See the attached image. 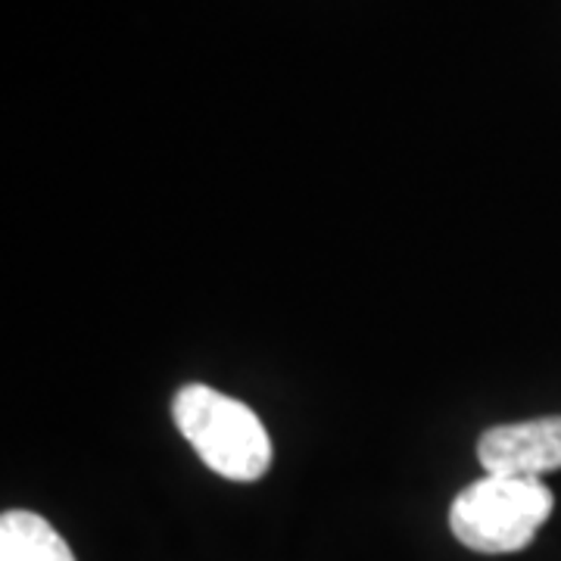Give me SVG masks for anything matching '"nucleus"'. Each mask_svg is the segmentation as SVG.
<instances>
[{"label": "nucleus", "instance_id": "1", "mask_svg": "<svg viewBox=\"0 0 561 561\" xmlns=\"http://www.w3.org/2000/svg\"><path fill=\"white\" fill-rule=\"evenodd\" d=\"M172 419L201 461L225 481H260L272 465V440L260 415L206 383H187L172 397Z\"/></svg>", "mask_w": 561, "mask_h": 561}, {"label": "nucleus", "instance_id": "2", "mask_svg": "<svg viewBox=\"0 0 561 561\" xmlns=\"http://www.w3.org/2000/svg\"><path fill=\"white\" fill-rule=\"evenodd\" d=\"M556 496L542 481L486 474L465 486L449 508L453 537L483 556H508L527 549L549 522Z\"/></svg>", "mask_w": 561, "mask_h": 561}, {"label": "nucleus", "instance_id": "3", "mask_svg": "<svg viewBox=\"0 0 561 561\" xmlns=\"http://www.w3.org/2000/svg\"><path fill=\"white\" fill-rule=\"evenodd\" d=\"M478 461L486 474L527 481H540V474L559 471L561 415L490 427L478 440Z\"/></svg>", "mask_w": 561, "mask_h": 561}, {"label": "nucleus", "instance_id": "4", "mask_svg": "<svg viewBox=\"0 0 561 561\" xmlns=\"http://www.w3.org/2000/svg\"><path fill=\"white\" fill-rule=\"evenodd\" d=\"M0 561H76V556L50 522L25 508H10L0 518Z\"/></svg>", "mask_w": 561, "mask_h": 561}]
</instances>
